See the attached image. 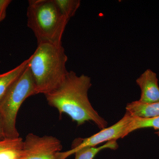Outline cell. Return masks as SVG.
Returning a JSON list of instances; mask_svg holds the SVG:
<instances>
[{"instance_id": "13", "label": "cell", "mask_w": 159, "mask_h": 159, "mask_svg": "<svg viewBox=\"0 0 159 159\" xmlns=\"http://www.w3.org/2000/svg\"><path fill=\"white\" fill-rule=\"evenodd\" d=\"M25 156L22 148H10L0 152V159H22Z\"/></svg>"}, {"instance_id": "11", "label": "cell", "mask_w": 159, "mask_h": 159, "mask_svg": "<svg viewBox=\"0 0 159 159\" xmlns=\"http://www.w3.org/2000/svg\"><path fill=\"white\" fill-rule=\"evenodd\" d=\"M118 147V144L116 140L109 141L99 147H86L77 151L74 153L75 154V159H93L94 157L101 150L106 148L116 149Z\"/></svg>"}, {"instance_id": "1", "label": "cell", "mask_w": 159, "mask_h": 159, "mask_svg": "<svg viewBox=\"0 0 159 159\" xmlns=\"http://www.w3.org/2000/svg\"><path fill=\"white\" fill-rule=\"evenodd\" d=\"M91 86L90 77L84 74L78 76L70 71L56 89L45 96L49 105L57 109L60 116L67 114L78 125L92 121L102 129L107 123L90 102L88 92Z\"/></svg>"}, {"instance_id": "6", "label": "cell", "mask_w": 159, "mask_h": 159, "mask_svg": "<svg viewBox=\"0 0 159 159\" xmlns=\"http://www.w3.org/2000/svg\"><path fill=\"white\" fill-rule=\"evenodd\" d=\"M62 148L61 142L55 137L29 134L24 141L25 156L22 159H56V154Z\"/></svg>"}, {"instance_id": "4", "label": "cell", "mask_w": 159, "mask_h": 159, "mask_svg": "<svg viewBox=\"0 0 159 159\" xmlns=\"http://www.w3.org/2000/svg\"><path fill=\"white\" fill-rule=\"evenodd\" d=\"M36 94L34 81L28 66L0 101V116L6 139L19 138L16 128L19 110L27 98Z\"/></svg>"}, {"instance_id": "15", "label": "cell", "mask_w": 159, "mask_h": 159, "mask_svg": "<svg viewBox=\"0 0 159 159\" xmlns=\"http://www.w3.org/2000/svg\"><path fill=\"white\" fill-rule=\"evenodd\" d=\"M11 2L10 0H0V23L6 18V10Z\"/></svg>"}, {"instance_id": "3", "label": "cell", "mask_w": 159, "mask_h": 159, "mask_svg": "<svg viewBox=\"0 0 159 159\" xmlns=\"http://www.w3.org/2000/svg\"><path fill=\"white\" fill-rule=\"evenodd\" d=\"M27 16L28 27L38 45L62 46L63 34L70 20L61 12L54 0H29Z\"/></svg>"}, {"instance_id": "9", "label": "cell", "mask_w": 159, "mask_h": 159, "mask_svg": "<svg viewBox=\"0 0 159 159\" xmlns=\"http://www.w3.org/2000/svg\"><path fill=\"white\" fill-rule=\"evenodd\" d=\"M29 57L11 70L0 74V101L28 67Z\"/></svg>"}, {"instance_id": "10", "label": "cell", "mask_w": 159, "mask_h": 159, "mask_svg": "<svg viewBox=\"0 0 159 159\" xmlns=\"http://www.w3.org/2000/svg\"><path fill=\"white\" fill-rule=\"evenodd\" d=\"M152 128L156 130L155 134L159 137V116L151 118L133 117L129 127L127 134L140 129Z\"/></svg>"}, {"instance_id": "16", "label": "cell", "mask_w": 159, "mask_h": 159, "mask_svg": "<svg viewBox=\"0 0 159 159\" xmlns=\"http://www.w3.org/2000/svg\"><path fill=\"white\" fill-rule=\"evenodd\" d=\"M6 139L4 132V127H3V122L2 118L0 116V141H2Z\"/></svg>"}, {"instance_id": "12", "label": "cell", "mask_w": 159, "mask_h": 159, "mask_svg": "<svg viewBox=\"0 0 159 159\" xmlns=\"http://www.w3.org/2000/svg\"><path fill=\"white\" fill-rule=\"evenodd\" d=\"M62 15L69 20L75 15L80 5L79 0H54Z\"/></svg>"}, {"instance_id": "14", "label": "cell", "mask_w": 159, "mask_h": 159, "mask_svg": "<svg viewBox=\"0 0 159 159\" xmlns=\"http://www.w3.org/2000/svg\"><path fill=\"white\" fill-rule=\"evenodd\" d=\"M24 141L22 138L5 139L0 141V152L10 148H20L23 147Z\"/></svg>"}, {"instance_id": "8", "label": "cell", "mask_w": 159, "mask_h": 159, "mask_svg": "<svg viewBox=\"0 0 159 159\" xmlns=\"http://www.w3.org/2000/svg\"><path fill=\"white\" fill-rule=\"evenodd\" d=\"M126 110L133 117L151 118L159 116V102L147 103L137 100L127 104Z\"/></svg>"}, {"instance_id": "5", "label": "cell", "mask_w": 159, "mask_h": 159, "mask_svg": "<svg viewBox=\"0 0 159 159\" xmlns=\"http://www.w3.org/2000/svg\"><path fill=\"white\" fill-rule=\"evenodd\" d=\"M133 116L126 112L122 119L108 128L101 129L100 131L85 139H80L79 143L74 145L70 150L59 152L56 154V159H66L77 151L86 147H96V145L105 142L116 140L128 135L127 131Z\"/></svg>"}, {"instance_id": "2", "label": "cell", "mask_w": 159, "mask_h": 159, "mask_svg": "<svg viewBox=\"0 0 159 159\" xmlns=\"http://www.w3.org/2000/svg\"><path fill=\"white\" fill-rule=\"evenodd\" d=\"M28 68L38 94H48L56 89L65 79L68 57L62 46L38 45L29 57Z\"/></svg>"}, {"instance_id": "7", "label": "cell", "mask_w": 159, "mask_h": 159, "mask_svg": "<svg viewBox=\"0 0 159 159\" xmlns=\"http://www.w3.org/2000/svg\"><path fill=\"white\" fill-rule=\"evenodd\" d=\"M136 83L141 89L139 101L147 103L159 102L158 80L155 72L147 69L136 80Z\"/></svg>"}]
</instances>
